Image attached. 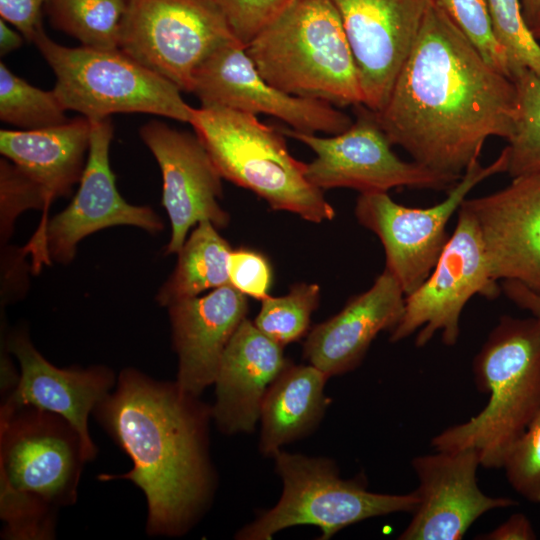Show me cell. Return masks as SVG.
<instances>
[{
    "instance_id": "1",
    "label": "cell",
    "mask_w": 540,
    "mask_h": 540,
    "mask_svg": "<svg viewBox=\"0 0 540 540\" xmlns=\"http://www.w3.org/2000/svg\"><path fill=\"white\" fill-rule=\"evenodd\" d=\"M514 81L490 65L434 0L376 119L392 145L434 171L462 176L489 137L508 139Z\"/></svg>"
},
{
    "instance_id": "2",
    "label": "cell",
    "mask_w": 540,
    "mask_h": 540,
    "mask_svg": "<svg viewBox=\"0 0 540 540\" xmlns=\"http://www.w3.org/2000/svg\"><path fill=\"white\" fill-rule=\"evenodd\" d=\"M93 413L133 465L124 474H101L99 480H129L144 493L150 535L185 533L213 494L211 408L177 382L156 381L126 368L115 391Z\"/></svg>"
},
{
    "instance_id": "3",
    "label": "cell",
    "mask_w": 540,
    "mask_h": 540,
    "mask_svg": "<svg viewBox=\"0 0 540 540\" xmlns=\"http://www.w3.org/2000/svg\"><path fill=\"white\" fill-rule=\"evenodd\" d=\"M96 452L61 416L31 406L0 409L2 536L48 540L58 512L77 500L80 477Z\"/></svg>"
},
{
    "instance_id": "4",
    "label": "cell",
    "mask_w": 540,
    "mask_h": 540,
    "mask_svg": "<svg viewBox=\"0 0 540 540\" xmlns=\"http://www.w3.org/2000/svg\"><path fill=\"white\" fill-rule=\"evenodd\" d=\"M486 406L431 440L434 450L475 449L481 466L503 468L540 408V318L503 315L472 362Z\"/></svg>"
},
{
    "instance_id": "5",
    "label": "cell",
    "mask_w": 540,
    "mask_h": 540,
    "mask_svg": "<svg viewBox=\"0 0 540 540\" xmlns=\"http://www.w3.org/2000/svg\"><path fill=\"white\" fill-rule=\"evenodd\" d=\"M246 51L261 76L288 94L336 107L364 102L351 48L330 0H292Z\"/></svg>"
},
{
    "instance_id": "6",
    "label": "cell",
    "mask_w": 540,
    "mask_h": 540,
    "mask_svg": "<svg viewBox=\"0 0 540 540\" xmlns=\"http://www.w3.org/2000/svg\"><path fill=\"white\" fill-rule=\"evenodd\" d=\"M189 124L221 177L250 190L271 209L321 223L335 217L323 191L306 177V163L289 152L281 130L256 115L220 107L194 108Z\"/></svg>"
},
{
    "instance_id": "7",
    "label": "cell",
    "mask_w": 540,
    "mask_h": 540,
    "mask_svg": "<svg viewBox=\"0 0 540 540\" xmlns=\"http://www.w3.org/2000/svg\"><path fill=\"white\" fill-rule=\"evenodd\" d=\"M33 43L52 69L53 90L66 110L99 120L144 113L189 123L193 107L169 80L120 49L66 47L42 29Z\"/></svg>"
},
{
    "instance_id": "8",
    "label": "cell",
    "mask_w": 540,
    "mask_h": 540,
    "mask_svg": "<svg viewBox=\"0 0 540 540\" xmlns=\"http://www.w3.org/2000/svg\"><path fill=\"white\" fill-rule=\"evenodd\" d=\"M283 482L278 503L236 535L241 540H269L277 532L297 525H315L326 540L339 530L369 518L413 513L419 502L415 491L382 494L367 489L364 479H342L330 459L291 454L274 455Z\"/></svg>"
},
{
    "instance_id": "9",
    "label": "cell",
    "mask_w": 540,
    "mask_h": 540,
    "mask_svg": "<svg viewBox=\"0 0 540 540\" xmlns=\"http://www.w3.org/2000/svg\"><path fill=\"white\" fill-rule=\"evenodd\" d=\"M507 157L489 165L474 160L441 202L426 208L395 202L388 192L360 193L355 206L358 222L381 241L387 269L405 295L415 291L429 276L448 239L447 225L468 194L491 176L506 173Z\"/></svg>"
},
{
    "instance_id": "10",
    "label": "cell",
    "mask_w": 540,
    "mask_h": 540,
    "mask_svg": "<svg viewBox=\"0 0 540 540\" xmlns=\"http://www.w3.org/2000/svg\"><path fill=\"white\" fill-rule=\"evenodd\" d=\"M233 41L216 0H130L119 49L191 93L199 65Z\"/></svg>"
},
{
    "instance_id": "11",
    "label": "cell",
    "mask_w": 540,
    "mask_h": 540,
    "mask_svg": "<svg viewBox=\"0 0 540 540\" xmlns=\"http://www.w3.org/2000/svg\"><path fill=\"white\" fill-rule=\"evenodd\" d=\"M91 141L78 190L69 205L52 218H44L22 247L38 272L51 263L69 264L85 237L113 226H133L150 234L164 228L149 206L132 205L120 195L109 161L114 127L111 118L90 120Z\"/></svg>"
},
{
    "instance_id": "12",
    "label": "cell",
    "mask_w": 540,
    "mask_h": 540,
    "mask_svg": "<svg viewBox=\"0 0 540 540\" xmlns=\"http://www.w3.org/2000/svg\"><path fill=\"white\" fill-rule=\"evenodd\" d=\"M353 111L356 119L352 125L332 136L281 129L315 153L306 164V177L315 187L322 191L351 188L360 193L388 192L398 187L449 191L461 178L402 160L392 150L375 112L363 104L354 106Z\"/></svg>"
},
{
    "instance_id": "13",
    "label": "cell",
    "mask_w": 540,
    "mask_h": 540,
    "mask_svg": "<svg viewBox=\"0 0 540 540\" xmlns=\"http://www.w3.org/2000/svg\"><path fill=\"white\" fill-rule=\"evenodd\" d=\"M501 286L490 272L485 244L474 215L462 205L456 227L427 279L405 297L404 313L390 332V342L416 333L415 345L424 347L440 332L446 346L457 344L460 318L475 295L493 300Z\"/></svg>"
},
{
    "instance_id": "14",
    "label": "cell",
    "mask_w": 540,
    "mask_h": 540,
    "mask_svg": "<svg viewBox=\"0 0 540 540\" xmlns=\"http://www.w3.org/2000/svg\"><path fill=\"white\" fill-rule=\"evenodd\" d=\"M191 93L203 107L270 115L306 133L335 135L353 123L328 102L291 95L267 82L239 41L219 46L199 65Z\"/></svg>"
},
{
    "instance_id": "15",
    "label": "cell",
    "mask_w": 540,
    "mask_h": 540,
    "mask_svg": "<svg viewBox=\"0 0 540 540\" xmlns=\"http://www.w3.org/2000/svg\"><path fill=\"white\" fill-rule=\"evenodd\" d=\"M139 135L161 170L162 205L171 225L164 254H177L201 221L225 228L230 215L219 203L223 178L197 135L159 120L141 126Z\"/></svg>"
},
{
    "instance_id": "16",
    "label": "cell",
    "mask_w": 540,
    "mask_h": 540,
    "mask_svg": "<svg viewBox=\"0 0 540 540\" xmlns=\"http://www.w3.org/2000/svg\"><path fill=\"white\" fill-rule=\"evenodd\" d=\"M349 42L367 108L380 111L420 31L431 0H330Z\"/></svg>"
},
{
    "instance_id": "17",
    "label": "cell",
    "mask_w": 540,
    "mask_h": 540,
    "mask_svg": "<svg viewBox=\"0 0 540 540\" xmlns=\"http://www.w3.org/2000/svg\"><path fill=\"white\" fill-rule=\"evenodd\" d=\"M411 466L419 502L399 540H460L485 513L518 505L479 488L476 475L481 462L475 449L436 450L415 456Z\"/></svg>"
},
{
    "instance_id": "18",
    "label": "cell",
    "mask_w": 540,
    "mask_h": 540,
    "mask_svg": "<svg viewBox=\"0 0 540 540\" xmlns=\"http://www.w3.org/2000/svg\"><path fill=\"white\" fill-rule=\"evenodd\" d=\"M461 205L479 225L492 277L540 291V172Z\"/></svg>"
},
{
    "instance_id": "19",
    "label": "cell",
    "mask_w": 540,
    "mask_h": 540,
    "mask_svg": "<svg viewBox=\"0 0 540 540\" xmlns=\"http://www.w3.org/2000/svg\"><path fill=\"white\" fill-rule=\"evenodd\" d=\"M4 344L18 361L20 373L17 385L3 403L61 416L96 452L88 418L117 382L113 371L105 366L56 367L34 347L25 330L11 333Z\"/></svg>"
},
{
    "instance_id": "20",
    "label": "cell",
    "mask_w": 540,
    "mask_h": 540,
    "mask_svg": "<svg viewBox=\"0 0 540 540\" xmlns=\"http://www.w3.org/2000/svg\"><path fill=\"white\" fill-rule=\"evenodd\" d=\"M167 308L178 356L176 382L198 397L215 382L224 350L246 318L247 296L228 284Z\"/></svg>"
},
{
    "instance_id": "21",
    "label": "cell",
    "mask_w": 540,
    "mask_h": 540,
    "mask_svg": "<svg viewBox=\"0 0 540 540\" xmlns=\"http://www.w3.org/2000/svg\"><path fill=\"white\" fill-rule=\"evenodd\" d=\"M405 293L387 270L365 292L352 297L330 319L316 325L304 343V357L329 378L352 371L382 331L401 320Z\"/></svg>"
},
{
    "instance_id": "22",
    "label": "cell",
    "mask_w": 540,
    "mask_h": 540,
    "mask_svg": "<svg viewBox=\"0 0 540 540\" xmlns=\"http://www.w3.org/2000/svg\"><path fill=\"white\" fill-rule=\"evenodd\" d=\"M289 364L283 346L245 318L224 350L214 382L211 412L218 428L227 434L252 432L267 389Z\"/></svg>"
},
{
    "instance_id": "23",
    "label": "cell",
    "mask_w": 540,
    "mask_h": 540,
    "mask_svg": "<svg viewBox=\"0 0 540 540\" xmlns=\"http://www.w3.org/2000/svg\"><path fill=\"white\" fill-rule=\"evenodd\" d=\"M91 122L85 116L34 130H0V152L43 189L51 204L79 184L88 158Z\"/></svg>"
},
{
    "instance_id": "24",
    "label": "cell",
    "mask_w": 540,
    "mask_h": 540,
    "mask_svg": "<svg viewBox=\"0 0 540 540\" xmlns=\"http://www.w3.org/2000/svg\"><path fill=\"white\" fill-rule=\"evenodd\" d=\"M327 378L312 364H289L269 386L260 410L259 449L265 456L273 457L318 425L326 410Z\"/></svg>"
},
{
    "instance_id": "25",
    "label": "cell",
    "mask_w": 540,
    "mask_h": 540,
    "mask_svg": "<svg viewBox=\"0 0 540 540\" xmlns=\"http://www.w3.org/2000/svg\"><path fill=\"white\" fill-rule=\"evenodd\" d=\"M210 221L197 224L178 254L177 264L156 294L159 305L169 307L197 297L203 291L229 283L230 244Z\"/></svg>"
},
{
    "instance_id": "26",
    "label": "cell",
    "mask_w": 540,
    "mask_h": 540,
    "mask_svg": "<svg viewBox=\"0 0 540 540\" xmlns=\"http://www.w3.org/2000/svg\"><path fill=\"white\" fill-rule=\"evenodd\" d=\"M130 0H47L50 23L82 46L119 49Z\"/></svg>"
},
{
    "instance_id": "27",
    "label": "cell",
    "mask_w": 540,
    "mask_h": 540,
    "mask_svg": "<svg viewBox=\"0 0 540 540\" xmlns=\"http://www.w3.org/2000/svg\"><path fill=\"white\" fill-rule=\"evenodd\" d=\"M512 80L517 88V113L503 149L511 178L540 172V76L523 70Z\"/></svg>"
},
{
    "instance_id": "28",
    "label": "cell",
    "mask_w": 540,
    "mask_h": 540,
    "mask_svg": "<svg viewBox=\"0 0 540 540\" xmlns=\"http://www.w3.org/2000/svg\"><path fill=\"white\" fill-rule=\"evenodd\" d=\"M66 109L54 90L37 88L0 62V119L22 130L65 123Z\"/></svg>"
},
{
    "instance_id": "29",
    "label": "cell",
    "mask_w": 540,
    "mask_h": 540,
    "mask_svg": "<svg viewBox=\"0 0 540 540\" xmlns=\"http://www.w3.org/2000/svg\"><path fill=\"white\" fill-rule=\"evenodd\" d=\"M320 301V287L298 283L280 297L268 295L254 320L256 327L276 343L285 346L298 341L308 331L312 313Z\"/></svg>"
},
{
    "instance_id": "30",
    "label": "cell",
    "mask_w": 540,
    "mask_h": 540,
    "mask_svg": "<svg viewBox=\"0 0 540 540\" xmlns=\"http://www.w3.org/2000/svg\"><path fill=\"white\" fill-rule=\"evenodd\" d=\"M496 40L504 49L511 79L523 70L540 76V42L529 28L520 0H487Z\"/></svg>"
},
{
    "instance_id": "31",
    "label": "cell",
    "mask_w": 540,
    "mask_h": 540,
    "mask_svg": "<svg viewBox=\"0 0 540 540\" xmlns=\"http://www.w3.org/2000/svg\"><path fill=\"white\" fill-rule=\"evenodd\" d=\"M496 70L511 78L504 49L493 32L487 0H434Z\"/></svg>"
},
{
    "instance_id": "32",
    "label": "cell",
    "mask_w": 540,
    "mask_h": 540,
    "mask_svg": "<svg viewBox=\"0 0 540 540\" xmlns=\"http://www.w3.org/2000/svg\"><path fill=\"white\" fill-rule=\"evenodd\" d=\"M50 203L41 188L27 173L10 160H0V237L9 240L16 218L25 210L46 212Z\"/></svg>"
},
{
    "instance_id": "33",
    "label": "cell",
    "mask_w": 540,
    "mask_h": 540,
    "mask_svg": "<svg viewBox=\"0 0 540 540\" xmlns=\"http://www.w3.org/2000/svg\"><path fill=\"white\" fill-rule=\"evenodd\" d=\"M503 468L515 492L540 504V408L513 446Z\"/></svg>"
},
{
    "instance_id": "34",
    "label": "cell",
    "mask_w": 540,
    "mask_h": 540,
    "mask_svg": "<svg viewBox=\"0 0 540 540\" xmlns=\"http://www.w3.org/2000/svg\"><path fill=\"white\" fill-rule=\"evenodd\" d=\"M292 0H216L238 41L247 46Z\"/></svg>"
},
{
    "instance_id": "35",
    "label": "cell",
    "mask_w": 540,
    "mask_h": 540,
    "mask_svg": "<svg viewBox=\"0 0 540 540\" xmlns=\"http://www.w3.org/2000/svg\"><path fill=\"white\" fill-rule=\"evenodd\" d=\"M229 283L242 294L263 300L269 294L272 271L266 257L254 250H232L228 263Z\"/></svg>"
},
{
    "instance_id": "36",
    "label": "cell",
    "mask_w": 540,
    "mask_h": 540,
    "mask_svg": "<svg viewBox=\"0 0 540 540\" xmlns=\"http://www.w3.org/2000/svg\"><path fill=\"white\" fill-rule=\"evenodd\" d=\"M47 0H0V16L26 41L33 43L35 36L42 30V11Z\"/></svg>"
},
{
    "instance_id": "37",
    "label": "cell",
    "mask_w": 540,
    "mask_h": 540,
    "mask_svg": "<svg viewBox=\"0 0 540 540\" xmlns=\"http://www.w3.org/2000/svg\"><path fill=\"white\" fill-rule=\"evenodd\" d=\"M536 538L529 518L523 513L512 514L496 528L475 537L479 540H534Z\"/></svg>"
},
{
    "instance_id": "38",
    "label": "cell",
    "mask_w": 540,
    "mask_h": 540,
    "mask_svg": "<svg viewBox=\"0 0 540 540\" xmlns=\"http://www.w3.org/2000/svg\"><path fill=\"white\" fill-rule=\"evenodd\" d=\"M501 291L513 304L540 318V291L516 280H502Z\"/></svg>"
},
{
    "instance_id": "39",
    "label": "cell",
    "mask_w": 540,
    "mask_h": 540,
    "mask_svg": "<svg viewBox=\"0 0 540 540\" xmlns=\"http://www.w3.org/2000/svg\"><path fill=\"white\" fill-rule=\"evenodd\" d=\"M5 20L0 19V54L7 55L23 44V35L18 33Z\"/></svg>"
},
{
    "instance_id": "40",
    "label": "cell",
    "mask_w": 540,
    "mask_h": 540,
    "mask_svg": "<svg viewBox=\"0 0 540 540\" xmlns=\"http://www.w3.org/2000/svg\"><path fill=\"white\" fill-rule=\"evenodd\" d=\"M523 14L528 26L540 13V0H520Z\"/></svg>"
},
{
    "instance_id": "41",
    "label": "cell",
    "mask_w": 540,
    "mask_h": 540,
    "mask_svg": "<svg viewBox=\"0 0 540 540\" xmlns=\"http://www.w3.org/2000/svg\"><path fill=\"white\" fill-rule=\"evenodd\" d=\"M533 35L540 42V13L534 19V21L529 25Z\"/></svg>"
}]
</instances>
